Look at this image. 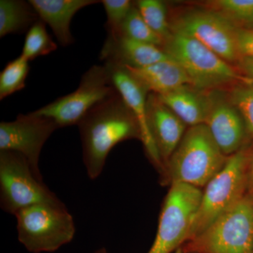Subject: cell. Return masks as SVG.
Instances as JSON below:
<instances>
[{
	"mask_svg": "<svg viewBox=\"0 0 253 253\" xmlns=\"http://www.w3.org/2000/svg\"><path fill=\"white\" fill-rule=\"evenodd\" d=\"M78 126L83 163L91 180L101 175L106 158L116 145L131 138L141 140L135 116L118 91L94 106Z\"/></svg>",
	"mask_w": 253,
	"mask_h": 253,
	"instance_id": "6da1fadb",
	"label": "cell"
},
{
	"mask_svg": "<svg viewBox=\"0 0 253 253\" xmlns=\"http://www.w3.org/2000/svg\"><path fill=\"white\" fill-rule=\"evenodd\" d=\"M223 154L206 125L190 126L167 163L172 183L205 187L225 166Z\"/></svg>",
	"mask_w": 253,
	"mask_h": 253,
	"instance_id": "7a4b0ae2",
	"label": "cell"
},
{
	"mask_svg": "<svg viewBox=\"0 0 253 253\" xmlns=\"http://www.w3.org/2000/svg\"><path fill=\"white\" fill-rule=\"evenodd\" d=\"M249 163V152L241 149L229 156L224 168L205 186L188 241L204 232L246 196Z\"/></svg>",
	"mask_w": 253,
	"mask_h": 253,
	"instance_id": "3957f363",
	"label": "cell"
},
{
	"mask_svg": "<svg viewBox=\"0 0 253 253\" xmlns=\"http://www.w3.org/2000/svg\"><path fill=\"white\" fill-rule=\"evenodd\" d=\"M162 49L180 65L191 85L199 90L207 91L236 81H249L230 63L189 36L172 33Z\"/></svg>",
	"mask_w": 253,
	"mask_h": 253,
	"instance_id": "277c9868",
	"label": "cell"
},
{
	"mask_svg": "<svg viewBox=\"0 0 253 253\" xmlns=\"http://www.w3.org/2000/svg\"><path fill=\"white\" fill-rule=\"evenodd\" d=\"M18 241L28 252H56L76 235L74 219L65 204H38L15 214Z\"/></svg>",
	"mask_w": 253,
	"mask_h": 253,
	"instance_id": "5b68a950",
	"label": "cell"
},
{
	"mask_svg": "<svg viewBox=\"0 0 253 253\" xmlns=\"http://www.w3.org/2000/svg\"><path fill=\"white\" fill-rule=\"evenodd\" d=\"M186 249L193 253H253V193L188 241Z\"/></svg>",
	"mask_w": 253,
	"mask_h": 253,
	"instance_id": "8992f818",
	"label": "cell"
},
{
	"mask_svg": "<svg viewBox=\"0 0 253 253\" xmlns=\"http://www.w3.org/2000/svg\"><path fill=\"white\" fill-rule=\"evenodd\" d=\"M38 204H63L33 172L26 158L17 152L0 151V206L15 215Z\"/></svg>",
	"mask_w": 253,
	"mask_h": 253,
	"instance_id": "52a82bcc",
	"label": "cell"
},
{
	"mask_svg": "<svg viewBox=\"0 0 253 253\" xmlns=\"http://www.w3.org/2000/svg\"><path fill=\"white\" fill-rule=\"evenodd\" d=\"M202 194L199 188L172 183L161 210L156 239L147 253H171L189 241Z\"/></svg>",
	"mask_w": 253,
	"mask_h": 253,
	"instance_id": "ba28073f",
	"label": "cell"
},
{
	"mask_svg": "<svg viewBox=\"0 0 253 253\" xmlns=\"http://www.w3.org/2000/svg\"><path fill=\"white\" fill-rule=\"evenodd\" d=\"M116 91L106 65H94L83 75L76 91L32 113L50 118L59 128L78 126L94 106Z\"/></svg>",
	"mask_w": 253,
	"mask_h": 253,
	"instance_id": "9c48e42d",
	"label": "cell"
},
{
	"mask_svg": "<svg viewBox=\"0 0 253 253\" xmlns=\"http://www.w3.org/2000/svg\"><path fill=\"white\" fill-rule=\"evenodd\" d=\"M172 33L194 38L228 63H238L241 56L234 25L212 9H195L179 15L170 23Z\"/></svg>",
	"mask_w": 253,
	"mask_h": 253,
	"instance_id": "30bf717a",
	"label": "cell"
},
{
	"mask_svg": "<svg viewBox=\"0 0 253 253\" xmlns=\"http://www.w3.org/2000/svg\"><path fill=\"white\" fill-rule=\"evenodd\" d=\"M57 129L59 126L50 118L33 113L18 115L14 121L0 123V151L22 155L37 177L43 181L39 168L40 156L46 141Z\"/></svg>",
	"mask_w": 253,
	"mask_h": 253,
	"instance_id": "8fae6325",
	"label": "cell"
},
{
	"mask_svg": "<svg viewBox=\"0 0 253 253\" xmlns=\"http://www.w3.org/2000/svg\"><path fill=\"white\" fill-rule=\"evenodd\" d=\"M105 65L109 69L113 85L135 116L140 127L141 141L150 159L157 167L163 168L162 161L148 124L146 96L147 91L124 66L109 63H105Z\"/></svg>",
	"mask_w": 253,
	"mask_h": 253,
	"instance_id": "7c38bea8",
	"label": "cell"
},
{
	"mask_svg": "<svg viewBox=\"0 0 253 253\" xmlns=\"http://www.w3.org/2000/svg\"><path fill=\"white\" fill-rule=\"evenodd\" d=\"M205 125L225 156L242 149L246 127L244 120L230 99L212 92V104Z\"/></svg>",
	"mask_w": 253,
	"mask_h": 253,
	"instance_id": "4fadbf2b",
	"label": "cell"
},
{
	"mask_svg": "<svg viewBox=\"0 0 253 253\" xmlns=\"http://www.w3.org/2000/svg\"><path fill=\"white\" fill-rule=\"evenodd\" d=\"M146 107L151 135L163 164L168 163L185 134L186 125L156 94L150 93Z\"/></svg>",
	"mask_w": 253,
	"mask_h": 253,
	"instance_id": "5bb4252c",
	"label": "cell"
},
{
	"mask_svg": "<svg viewBox=\"0 0 253 253\" xmlns=\"http://www.w3.org/2000/svg\"><path fill=\"white\" fill-rule=\"evenodd\" d=\"M100 59L122 66L144 68L171 58L159 46L118 35L108 36L100 53Z\"/></svg>",
	"mask_w": 253,
	"mask_h": 253,
	"instance_id": "9a60e30c",
	"label": "cell"
},
{
	"mask_svg": "<svg viewBox=\"0 0 253 253\" xmlns=\"http://www.w3.org/2000/svg\"><path fill=\"white\" fill-rule=\"evenodd\" d=\"M42 21L49 25L61 46L75 42L71 31L73 16L86 6L101 3L98 0H29Z\"/></svg>",
	"mask_w": 253,
	"mask_h": 253,
	"instance_id": "2e32d148",
	"label": "cell"
},
{
	"mask_svg": "<svg viewBox=\"0 0 253 253\" xmlns=\"http://www.w3.org/2000/svg\"><path fill=\"white\" fill-rule=\"evenodd\" d=\"M206 93L186 84L167 94L156 95L186 126H191L206 123L212 99V92Z\"/></svg>",
	"mask_w": 253,
	"mask_h": 253,
	"instance_id": "e0dca14e",
	"label": "cell"
},
{
	"mask_svg": "<svg viewBox=\"0 0 253 253\" xmlns=\"http://www.w3.org/2000/svg\"><path fill=\"white\" fill-rule=\"evenodd\" d=\"M147 92L163 95L190 84L189 78L180 65L172 59L144 68L124 66Z\"/></svg>",
	"mask_w": 253,
	"mask_h": 253,
	"instance_id": "ac0fdd59",
	"label": "cell"
},
{
	"mask_svg": "<svg viewBox=\"0 0 253 253\" xmlns=\"http://www.w3.org/2000/svg\"><path fill=\"white\" fill-rule=\"evenodd\" d=\"M41 19L29 1L22 0L0 1V37L22 34Z\"/></svg>",
	"mask_w": 253,
	"mask_h": 253,
	"instance_id": "d6986e66",
	"label": "cell"
},
{
	"mask_svg": "<svg viewBox=\"0 0 253 253\" xmlns=\"http://www.w3.org/2000/svg\"><path fill=\"white\" fill-rule=\"evenodd\" d=\"M210 4L236 28L253 29V0H215Z\"/></svg>",
	"mask_w": 253,
	"mask_h": 253,
	"instance_id": "ffe728a7",
	"label": "cell"
},
{
	"mask_svg": "<svg viewBox=\"0 0 253 253\" xmlns=\"http://www.w3.org/2000/svg\"><path fill=\"white\" fill-rule=\"evenodd\" d=\"M57 49V44L49 36L46 23L40 19L26 33L21 56L27 61L46 56Z\"/></svg>",
	"mask_w": 253,
	"mask_h": 253,
	"instance_id": "44dd1931",
	"label": "cell"
},
{
	"mask_svg": "<svg viewBox=\"0 0 253 253\" xmlns=\"http://www.w3.org/2000/svg\"><path fill=\"white\" fill-rule=\"evenodd\" d=\"M29 61L22 56L12 60L6 64L0 73V100L22 90L29 72Z\"/></svg>",
	"mask_w": 253,
	"mask_h": 253,
	"instance_id": "7402d4cb",
	"label": "cell"
},
{
	"mask_svg": "<svg viewBox=\"0 0 253 253\" xmlns=\"http://www.w3.org/2000/svg\"><path fill=\"white\" fill-rule=\"evenodd\" d=\"M135 5L144 21L165 43L172 34L166 4L160 0H139Z\"/></svg>",
	"mask_w": 253,
	"mask_h": 253,
	"instance_id": "603a6c76",
	"label": "cell"
},
{
	"mask_svg": "<svg viewBox=\"0 0 253 253\" xmlns=\"http://www.w3.org/2000/svg\"><path fill=\"white\" fill-rule=\"evenodd\" d=\"M120 35L159 47L163 48L164 45L162 38L149 27L141 16L136 5H134L127 17L125 20Z\"/></svg>",
	"mask_w": 253,
	"mask_h": 253,
	"instance_id": "cb8c5ba5",
	"label": "cell"
},
{
	"mask_svg": "<svg viewBox=\"0 0 253 253\" xmlns=\"http://www.w3.org/2000/svg\"><path fill=\"white\" fill-rule=\"evenodd\" d=\"M229 99L244 120L246 130L253 137V84L244 83L236 86Z\"/></svg>",
	"mask_w": 253,
	"mask_h": 253,
	"instance_id": "d4e9b609",
	"label": "cell"
},
{
	"mask_svg": "<svg viewBox=\"0 0 253 253\" xmlns=\"http://www.w3.org/2000/svg\"><path fill=\"white\" fill-rule=\"evenodd\" d=\"M107 21L106 28L109 36L121 34V28L127 17L134 4L129 0H102Z\"/></svg>",
	"mask_w": 253,
	"mask_h": 253,
	"instance_id": "484cf974",
	"label": "cell"
},
{
	"mask_svg": "<svg viewBox=\"0 0 253 253\" xmlns=\"http://www.w3.org/2000/svg\"><path fill=\"white\" fill-rule=\"evenodd\" d=\"M236 42L241 57H253V29L237 28Z\"/></svg>",
	"mask_w": 253,
	"mask_h": 253,
	"instance_id": "4316f807",
	"label": "cell"
},
{
	"mask_svg": "<svg viewBox=\"0 0 253 253\" xmlns=\"http://www.w3.org/2000/svg\"><path fill=\"white\" fill-rule=\"evenodd\" d=\"M241 70L253 81V57L242 56L238 61Z\"/></svg>",
	"mask_w": 253,
	"mask_h": 253,
	"instance_id": "83f0119b",
	"label": "cell"
},
{
	"mask_svg": "<svg viewBox=\"0 0 253 253\" xmlns=\"http://www.w3.org/2000/svg\"><path fill=\"white\" fill-rule=\"evenodd\" d=\"M249 189L250 192L253 193V156L250 161L249 168Z\"/></svg>",
	"mask_w": 253,
	"mask_h": 253,
	"instance_id": "f1b7e54d",
	"label": "cell"
},
{
	"mask_svg": "<svg viewBox=\"0 0 253 253\" xmlns=\"http://www.w3.org/2000/svg\"><path fill=\"white\" fill-rule=\"evenodd\" d=\"M92 253H108L107 250L105 249L104 247L101 248V249H97Z\"/></svg>",
	"mask_w": 253,
	"mask_h": 253,
	"instance_id": "f546056e",
	"label": "cell"
},
{
	"mask_svg": "<svg viewBox=\"0 0 253 253\" xmlns=\"http://www.w3.org/2000/svg\"><path fill=\"white\" fill-rule=\"evenodd\" d=\"M184 253V251H183V250L181 249V248H179V249H178L175 251V253Z\"/></svg>",
	"mask_w": 253,
	"mask_h": 253,
	"instance_id": "4dcf8cb0",
	"label": "cell"
}]
</instances>
